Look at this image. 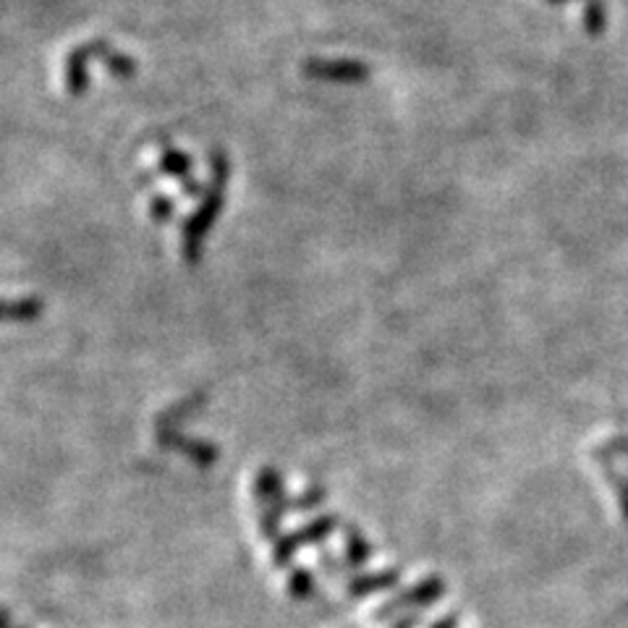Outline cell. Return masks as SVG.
I'll list each match as a JSON object with an SVG mask.
<instances>
[{
  "label": "cell",
  "instance_id": "obj_11",
  "mask_svg": "<svg viewBox=\"0 0 628 628\" xmlns=\"http://www.w3.org/2000/svg\"><path fill=\"white\" fill-rule=\"evenodd\" d=\"M317 566H319V571L327 573V576H346V573H353L351 568H349V563L343 560V555L340 558H336V553H330V550H319V555H317Z\"/></svg>",
  "mask_w": 628,
  "mask_h": 628
},
{
  "label": "cell",
  "instance_id": "obj_4",
  "mask_svg": "<svg viewBox=\"0 0 628 628\" xmlns=\"http://www.w3.org/2000/svg\"><path fill=\"white\" fill-rule=\"evenodd\" d=\"M254 500H257L259 508H280L283 514L286 510V484H283V474H280L275 467H262L254 476Z\"/></svg>",
  "mask_w": 628,
  "mask_h": 628
},
{
  "label": "cell",
  "instance_id": "obj_16",
  "mask_svg": "<svg viewBox=\"0 0 628 628\" xmlns=\"http://www.w3.org/2000/svg\"><path fill=\"white\" fill-rule=\"evenodd\" d=\"M19 628H26V626H19Z\"/></svg>",
  "mask_w": 628,
  "mask_h": 628
},
{
  "label": "cell",
  "instance_id": "obj_3",
  "mask_svg": "<svg viewBox=\"0 0 628 628\" xmlns=\"http://www.w3.org/2000/svg\"><path fill=\"white\" fill-rule=\"evenodd\" d=\"M403 581V571L398 566H388L383 571H366V573H357L353 579H349L346 584V597L349 600H364L370 594L377 592H390Z\"/></svg>",
  "mask_w": 628,
  "mask_h": 628
},
{
  "label": "cell",
  "instance_id": "obj_15",
  "mask_svg": "<svg viewBox=\"0 0 628 628\" xmlns=\"http://www.w3.org/2000/svg\"><path fill=\"white\" fill-rule=\"evenodd\" d=\"M613 450L620 456H628V443H613Z\"/></svg>",
  "mask_w": 628,
  "mask_h": 628
},
{
  "label": "cell",
  "instance_id": "obj_10",
  "mask_svg": "<svg viewBox=\"0 0 628 628\" xmlns=\"http://www.w3.org/2000/svg\"><path fill=\"white\" fill-rule=\"evenodd\" d=\"M283 510L280 508H259L257 510V529L262 540H267L273 545L280 534H283Z\"/></svg>",
  "mask_w": 628,
  "mask_h": 628
},
{
  "label": "cell",
  "instance_id": "obj_14",
  "mask_svg": "<svg viewBox=\"0 0 628 628\" xmlns=\"http://www.w3.org/2000/svg\"><path fill=\"white\" fill-rule=\"evenodd\" d=\"M0 628H16L13 626V615L9 607H0Z\"/></svg>",
  "mask_w": 628,
  "mask_h": 628
},
{
  "label": "cell",
  "instance_id": "obj_7",
  "mask_svg": "<svg viewBox=\"0 0 628 628\" xmlns=\"http://www.w3.org/2000/svg\"><path fill=\"white\" fill-rule=\"evenodd\" d=\"M594 458H597L602 471H605V476L611 480V487L615 490V497H618L620 514H624V519L628 523V476L620 474V471L613 467V461H607V458L602 456V450H594Z\"/></svg>",
  "mask_w": 628,
  "mask_h": 628
},
{
  "label": "cell",
  "instance_id": "obj_2",
  "mask_svg": "<svg viewBox=\"0 0 628 628\" xmlns=\"http://www.w3.org/2000/svg\"><path fill=\"white\" fill-rule=\"evenodd\" d=\"M445 594H448V584H445L443 576H424V579H419L411 587H406L398 594H392L390 600H385L372 618H375L377 624H385V620H392L396 615H401L406 611L424 613L427 607L437 605Z\"/></svg>",
  "mask_w": 628,
  "mask_h": 628
},
{
  "label": "cell",
  "instance_id": "obj_12",
  "mask_svg": "<svg viewBox=\"0 0 628 628\" xmlns=\"http://www.w3.org/2000/svg\"><path fill=\"white\" fill-rule=\"evenodd\" d=\"M424 624V613H409V615H401L398 620H392V626L390 628H419Z\"/></svg>",
  "mask_w": 628,
  "mask_h": 628
},
{
  "label": "cell",
  "instance_id": "obj_6",
  "mask_svg": "<svg viewBox=\"0 0 628 628\" xmlns=\"http://www.w3.org/2000/svg\"><path fill=\"white\" fill-rule=\"evenodd\" d=\"M43 306L45 304L39 299H0V323H29V319L39 317Z\"/></svg>",
  "mask_w": 628,
  "mask_h": 628
},
{
  "label": "cell",
  "instance_id": "obj_13",
  "mask_svg": "<svg viewBox=\"0 0 628 628\" xmlns=\"http://www.w3.org/2000/svg\"><path fill=\"white\" fill-rule=\"evenodd\" d=\"M430 628H458V613H445Z\"/></svg>",
  "mask_w": 628,
  "mask_h": 628
},
{
  "label": "cell",
  "instance_id": "obj_9",
  "mask_svg": "<svg viewBox=\"0 0 628 628\" xmlns=\"http://www.w3.org/2000/svg\"><path fill=\"white\" fill-rule=\"evenodd\" d=\"M327 500V490L323 484H310L301 495H293L286 500L288 514H306V510L319 508Z\"/></svg>",
  "mask_w": 628,
  "mask_h": 628
},
{
  "label": "cell",
  "instance_id": "obj_1",
  "mask_svg": "<svg viewBox=\"0 0 628 628\" xmlns=\"http://www.w3.org/2000/svg\"><path fill=\"white\" fill-rule=\"evenodd\" d=\"M343 527L338 516L333 514H323L314 516L312 521H306L304 527L293 529V532L280 534L278 540L273 542V566L275 568H291L293 558L299 555V550L304 547H319L323 542L330 540L336 534V529Z\"/></svg>",
  "mask_w": 628,
  "mask_h": 628
},
{
  "label": "cell",
  "instance_id": "obj_5",
  "mask_svg": "<svg viewBox=\"0 0 628 628\" xmlns=\"http://www.w3.org/2000/svg\"><path fill=\"white\" fill-rule=\"evenodd\" d=\"M343 560L349 563L351 571H359V568L366 566L372 560V550L370 540L362 534V529L353 527V523H343Z\"/></svg>",
  "mask_w": 628,
  "mask_h": 628
},
{
  "label": "cell",
  "instance_id": "obj_8",
  "mask_svg": "<svg viewBox=\"0 0 628 628\" xmlns=\"http://www.w3.org/2000/svg\"><path fill=\"white\" fill-rule=\"evenodd\" d=\"M286 589H288V597L310 600L314 594V589H317V579H314L312 568H304V566L293 568V571L288 573Z\"/></svg>",
  "mask_w": 628,
  "mask_h": 628
}]
</instances>
